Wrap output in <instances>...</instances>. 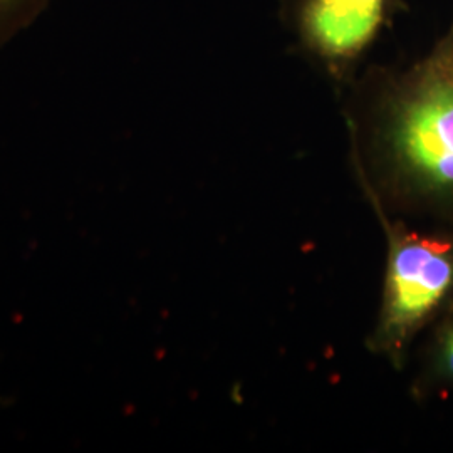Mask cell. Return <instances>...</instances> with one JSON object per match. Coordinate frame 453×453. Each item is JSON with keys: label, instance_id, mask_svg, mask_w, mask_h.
Instances as JSON below:
<instances>
[{"label": "cell", "instance_id": "6da1fadb", "mask_svg": "<svg viewBox=\"0 0 453 453\" xmlns=\"http://www.w3.org/2000/svg\"><path fill=\"white\" fill-rule=\"evenodd\" d=\"M348 84L346 125L363 190L395 211L453 217V24L410 69L372 65Z\"/></svg>", "mask_w": 453, "mask_h": 453}, {"label": "cell", "instance_id": "7a4b0ae2", "mask_svg": "<svg viewBox=\"0 0 453 453\" xmlns=\"http://www.w3.org/2000/svg\"><path fill=\"white\" fill-rule=\"evenodd\" d=\"M366 196L387 239L381 304L368 348L402 370L421 331L453 309V232L410 228Z\"/></svg>", "mask_w": 453, "mask_h": 453}, {"label": "cell", "instance_id": "3957f363", "mask_svg": "<svg viewBox=\"0 0 453 453\" xmlns=\"http://www.w3.org/2000/svg\"><path fill=\"white\" fill-rule=\"evenodd\" d=\"M291 11L299 46L348 84L387 22L389 0H292Z\"/></svg>", "mask_w": 453, "mask_h": 453}, {"label": "cell", "instance_id": "277c9868", "mask_svg": "<svg viewBox=\"0 0 453 453\" xmlns=\"http://www.w3.org/2000/svg\"><path fill=\"white\" fill-rule=\"evenodd\" d=\"M54 0H0V50L46 14Z\"/></svg>", "mask_w": 453, "mask_h": 453}, {"label": "cell", "instance_id": "5b68a950", "mask_svg": "<svg viewBox=\"0 0 453 453\" xmlns=\"http://www.w3.org/2000/svg\"><path fill=\"white\" fill-rule=\"evenodd\" d=\"M426 368V381L443 388L453 387V309L440 319Z\"/></svg>", "mask_w": 453, "mask_h": 453}]
</instances>
